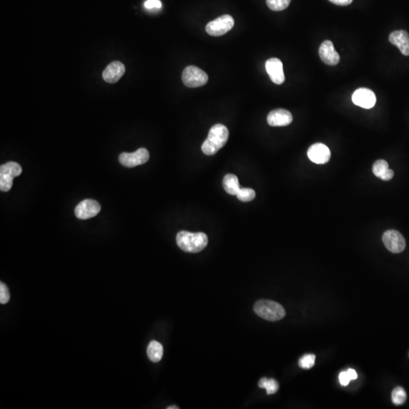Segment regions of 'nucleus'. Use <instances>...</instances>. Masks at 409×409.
I'll use <instances>...</instances> for the list:
<instances>
[{
    "instance_id": "3",
    "label": "nucleus",
    "mask_w": 409,
    "mask_h": 409,
    "mask_svg": "<svg viewBox=\"0 0 409 409\" xmlns=\"http://www.w3.org/2000/svg\"><path fill=\"white\" fill-rule=\"evenodd\" d=\"M254 311L258 316L270 321H279L286 315L284 307L271 300H259L254 305Z\"/></svg>"
},
{
    "instance_id": "10",
    "label": "nucleus",
    "mask_w": 409,
    "mask_h": 409,
    "mask_svg": "<svg viewBox=\"0 0 409 409\" xmlns=\"http://www.w3.org/2000/svg\"><path fill=\"white\" fill-rule=\"evenodd\" d=\"M351 99L354 105L367 109L374 107L377 101L375 93L367 88H359L355 90Z\"/></svg>"
},
{
    "instance_id": "4",
    "label": "nucleus",
    "mask_w": 409,
    "mask_h": 409,
    "mask_svg": "<svg viewBox=\"0 0 409 409\" xmlns=\"http://www.w3.org/2000/svg\"><path fill=\"white\" fill-rule=\"evenodd\" d=\"M22 173V169L19 164L9 162L0 167V189L2 192H8L13 184V179Z\"/></svg>"
},
{
    "instance_id": "9",
    "label": "nucleus",
    "mask_w": 409,
    "mask_h": 409,
    "mask_svg": "<svg viewBox=\"0 0 409 409\" xmlns=\"http://www.w3.org/2000/svg\"><path fill=\"white\" fill-rule=\"evenodd\" d=\"M100 210H101V206L97 201L93 200V199H85L77 205L74 213L79 219L86 220V219L93 218L98 215Z\"/></svg>"
},
{
    "instance_id": "31",
    "label": "nucleus",
    "mask_w": 409,
    "mask_h": 409,
    "mask_svg": "<svg viewBox=\"0 0 409 409\" xmlns=\"http://www.w3.org/2000/svg\"><path fill=\"white\" fill-rule=\"evenodd\" d=\"M167 409H178L179 408L176 407V406H169V407H168Z\"/></svg>"
},
{
    "instance_id": "2",
    "label": "nucleus",
    "mask_w": 409,
    "mask_h": 409,
    "mask_svg": "<svg viewBox=\"0 0 409 409\" xmlns=\"http://www.w3.org/2000/svg\"><path fill=\"white\" fill-rule=\"evenodd\" d=\"M176 243L180 249L186 252L197 253L206 247L208 236L204 233H190L180 231L176 235Z\"/></svg>"
},
{
    "instance_id": "12",
    "label": "nucleus",
    "mask_w": 409,
    "mask_h": 409,
    "mask_svg": "<svg viewBox=\"0 0 409 409\" xmlns=\"http://www.w3.org/2000/svg\"><path fill=\"white\" fill-rule=\"evenodd\" d=\"M265 68L273 83L281 85L285 81L283 63L277 58H271L265 63Z\"/></svg>"
},
{
    "instance_id": "20",
    "label": "nucleus",
    "mask_w": 409,
    "mask_h": 409,
    "mask_svg": "<svg viewBox=\"0 0 409 409\" xmlns=\"http://www.w3.org/2000/svg\"><path fill=\"white\" fill-rule=\"evenodd\" d=\"M407 394L401 387H396L392 393V401L397 406H401L406 403Z\"/></svg>"
},
{
    "instance_id": "8",
    "label": "nucleus",
    "mask_w": 409,
    "mask_h": 409,
    "mask_svg": "<svg viewBox=\"0 0 409 409\" xmlns=\"http://www.w3.org/2000/svg\"><path fill=\"white\" fill-rule=\"evenodd\" d=\"M149 159V153L147 149L140 148L132 153H121L119 156V162L122 166L127 168H133L143 165Z\"/></svg>"
},
{
    "instance_id": "23",
    "label": "nucleus",
    "mask_w": 409,
    "mask_h": 409,
    "mask_svg": "<svg viewBox=\"0 0 409 409\" xmlns=\"http://www.w3.org/2000/svg\"><path fill=\"white\" fill-rule=\"evenodd\" d=\"M236 197L241 202H250L255 197V192L250 188H241L236 194Z\"/></svg>"
},
{
    "instance_id": "18",
    "label": "nucleus",
    "mask_w": 409,
    "mask_h": 409,
    "mask_svg": "<svg viewBox=\"0 0 409 409\" xmlns=\"http://www.w3.org/2000/svg\"><path fill=\"white\" fill-rule=\"evenodd\" d=\"M147 355L153 362H159L163 355V347L160 343L153 340L149 343L147 348Z\"/></svg>"
},
{
    "instance_id": "28",
    "label": "nucleus",
    "mask_w": 409,
    "mask_h": 409,
    "mask_svg": "<svg viewBox=\"0 0 409 409\" xmlns=\"http://www.w3.org/2000/svg\"><path fill=\"white\" fill-rule=\"evenodd\" d=\"M330 2L335 5H340V6H346L350 5L352 2L353 0H329Z\"/></svg>"
},
{
    "instance_id": "29",
    "label": "nucleus",
    "mask_w": 409,
    "mask_h": 409,
    "mask_svg": "<svg viewBox=\"0 0 409 409\" xmlns=\"http://www.w3.org/2000/svg\"><path fill=\"white\" fill-rule=\"evenodd\" d=\"M393 176H394V172H393V170L391 169H389V170L387 171V173L384 175V176H382L381 180H385V181H387V180H391L393 178Z\"/></svg>"
},
{
    "instance_id": "24",
    "label": "nucleus",
    "mask_w": 409,
    "mask_h": 409,
    "mask_svg": "<svg viewBox=\"0 0 409 409\" xmlns=\"http://www.w3.org/2000/svg\"><path fill=\"white\" fill-rule=\"evenodd\" d=\"M315 355L312 354H307L300 358L298 361V365L303 369H310L315 365Z\"/></svg>"
},
{
    "instance_id": "7",
    "label": "nucleus",
    "mask_w": 409,
    "mask_h": 409,
    "mask_svg": "<svg viewBox=\"0 0 409 409\" xmlns=\"http://www.w3.org/2000/svg\"><path fill=\"white\" fill-rule=\"evenodd\" d=\"M382 239L386 248L393 253H400L406 248V239L399 231L395 230L386 231Z\"/></svg>"
},
{
    "instance_id": "30",
    "label": "nucleus",
    "mask_w": 409,
    "mask_h": 409,
    "mask_svg": "<svg viewBox=\"0 0 409 409\" xmlns=\"http://www.w3.org/2000/svg\"><path fill=\"white\" fill-rule=\"evenodd\" d=\"M347 372H348L351 380H355V379L358 378V374H357L356 371H354V369H351V368H350V369L347 371Z\"/></svg>"
},
{
    "instance_id": "14",
    "label": "nucleus",
    "mask_w": 409,
    "mask_h": 409,
    "mask_svg": "<svg viewBox=\"0 0 409 409\" xmlns=\"http://www.w3.org/2000/svg\"><path fill=\"white\" fill-rule=\"evenodd\" d=\"M319 56L323 62L331 66L338 64L340 59V55L330 40H325L320 46Z\"/></svg>"
},
{
    "instance_id": "1",
    "label": "nucleus",
    "mask_w": 409,
    "mask_h": 409,
    "mask_svg": "<svg viewBox=\"0 0 409 409\" xmlns=\"http://www.w3.org/2000/svg\"><path fill=\"white\" fill-rule=\"evenodd\" d=\"M229 138V131L226 126L218 124L210 129L207 139L202 146V151L206 156L216 154L225 146Z\"/></svg>"
},
{
    "instance_id": "11",
    "label": "nucleus",
    "mask_w": 409,
    "mask_h": 409,
    "mask_svg": "<svg viewBox=\"0 0 409 409\" xmlns=\"http://www.w3.org/2000/svg\"><path fill=\"white\" fill-rule=\"evenodd\" d=\"M307 154L311 162L318 165H323L329 162L331 156L329 148L321 143L311 145L308 148Z\"/></svg>"
},
{
    "instance_id": "15",
    "label": "nucleus",
    "mask_w": 409,
    "mask_h": 409,
    "mask_svg": "<svg viewBox=\"0 0 409 409\" xmlns=\"http://www.w3.org/2000/svg\"><path fill=\"white\" fill-rule=\"evenodd\" d=\"M125 72V66L120 61H113L106 67L103 73L105 81L109 84H115L118 81Z\"/></svg>"
},
{
    "instance_id": "25",
    "label": "nucleus",
    "mask_w": 409,
    "mask_h": 409,
    "mask_svg": "<svg viewBox=\"0 0 409 409\" xmlns=\"http://www.w3.org/2000/svg\"><path fill=\"white\" fill-rule=\"evenodd\" d=\"M10 299L9 291L3 283H0V303H8Z\"/></svg>"
},
{
    "instance_id": "26",
    "label": "nucleus",
    "mask_w": 409,
    "mask_h": 409,
    "mask_svg": "<svg viewBox=\"0 0 409 409\" xmlns=\"http://www.w3.org/2000/svg\"><path fill=\"white\" fill-rule=\"evenodd\" d=\"M145 7L148 9L152 8H162V2L159 0H147L144 4Z\"/></svg>"
},
{
    "instance_id": "21",
    "label": "nucleus",
    "mask_w": 409,
    "mask_h": 409,
    "mask_svg": "<svg viewBox=\"0 0 409 409\" xmlns=\"http://www.w3.org/2000/svg\"><path fill=\"white\" fill-rule=\"evenodd\" d=\"M388 170V163L385 160H383V159L376 161L373 165V173L379 178H381L382 176H384Z\"/></svg>"
},
{
    "instance_id": "5",
    "label": "nucleus",
    "mask_w": 409,
    "mask_h": 409,
    "mask_svg": "<svg viewBox=\"0 0 409 409\" xmlns=\"http://www.w3.org/2000/svg\"><path fill=\"white\" fill-rule=\"evenodd\" d=\"M182 80L186 87L196 88L206 85L209 80V76L199 67L190 65L183 70Z\"/></svg>"
},
{
    "instance_id": "19",
    "label": "nucleus",
    "mask_w": 409,
    "mask_h": 409,
    "mask_svg": "<svg viewBox=\"0 0 409 409\" xmlns=\"http://www.w3.org/2000/svg\"><path fill=\"white\" fill-rule=\"evenodd\" d=\"M258 387L265 389L268 395L275 394L279 390V384L275 379H267L265 377L261 379L258 382Z\"/></svg>"
},
{
    "instance_id": "27",
    "label": "nucleus",
    "mask_w": 409,
    "mask_h": 409,
    "mask_svg": "<svg viewBox=\"0 0 409 409\" xmlns=\"http://www.w3.org/2000/svg\"><path fill=\"white\" fill-rule=\"evenodd\" d=\"M339 380H340V384L342 386L348 385L350 384V380H351L347 371H343V372L340 373V375H339Z\"/></svg>"
},
{
    "instance_id": "17",
    "label": "nucleus",
    "mask_w": 409,
    "mask_h": 409,
    "mask_svg": "<svg viewBox=\"0 0 409 409\" xmlns=\"http://www.w3.org/2000/svg\"><path fill=\"white\" fill-rule=\"evenodd\" d=\"M223 186L227 193L231 195H236L240 189L237 176L232 174L225 175L223 180Z\"/></svg>"
},
{
    "instance_id": "13",
    "label": "nucleus",
    "mask_w": 409,
    "mask_h": 409,
    "mask_svg": "<svg viewBox=\"0 0 409 409\" xmlns=\"http://www.w3.org/2000/svg\"><path fill=\"white\" fill-rule=\"evenodd\" d=\"M267 121L271 127H284L292 123V116L286 109H275L268 114Z\"/></svg>"
},
{
    "instance_id": "6",
    "label": "nucleus",
    "mask_w": 409,
    "mask_h": 409,
    "mask_svg": "<svg viewBox=\"0 0 409 409\" xmlns=\"http://www.w3.org/2000/svg\"><path fill=\"white\" fill-rule=\"evenodd\" d=\"M234 26V19L229 15H224L206 25V31L212 37H220L231 31Z\"/></svg>"
},
{
    "instance_id": "16",
    "label": "nucleus",
    "mask_w": 409,
    "mask_h": 409,
    "mask_svg": "<svg viewBox=\"0 0 409 409\" xmlns=\"http://www.w3.org/2000/svg\"><path fill=\"white\" fill-rule=\"evenodd\" d=\"M389 40L397 46L404 56H409V34L406 31H396L390 34Z\"/></svg>"
},
{
    "instance_id": "22",
    "label": "nucleus",
    "mask_w": 409,
    "mask_h": 409,
    "mask_svg": "<svg viewBox=\"0 0 409 409\" xmlns=\"http://www.w3.org/2000/svg\"><path fill=\"white\" fill-rule=\"evenodd\" d=\"M291 2V0H266L268 8L275 11L286 9L289 6Z\"/></svg>"
}]
</instances>
